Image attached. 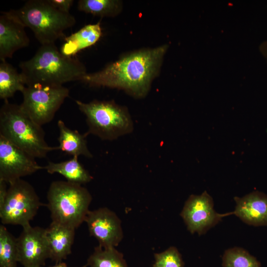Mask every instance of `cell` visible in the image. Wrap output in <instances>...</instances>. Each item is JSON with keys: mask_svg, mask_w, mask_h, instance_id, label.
Segmentation results:
<instances>
[{"mask_svg": "<svg viewBox=\"0 0 267 267\" xmlns=\"http://www.w3.org/2000/svg\"><path fill=\"white\" fill-rule=\"evenodd\" d=\"M166 45L128 54L96 72L87 73L81 82L91 87L124 90L136 98L144 97L158 73Z\"/></svg>", "mask_w": 267, "mask_h": 267, "instance_id": "cell-1", "label": "cell"}, {"mask_svg": "<svg viewBox=\"0 0 267 267\" xmlns=\"http://www.w3.org/2000/svg\"><path fill=\"white\" fill-rule=\"evenodd\" d=\"M26 86L35 84L62 86L79 81L87 73L77 58L62 54L54 43L42 44L29 60L19 64Z\"/></svg>", "mask_w": 267, "mask_h": 267, "instance_id": "cell-2", "label": "cell"}, {"mask_svg": "<svg viewBox=\"0 0 267 267\" xmlns=\"http://www.w3.org/2000/svg\"><path fill=\"white\" fill-rule=\"evenodd\" d=\"M0 135L33 156L42 158L57 149L46 142L41 126L33 121L20 105L4 101L0 109Z\"/></svg>", "mask_w": 267, "mask_h": 267, "instance_id": "cell-3", "label": "cell"}, {"mask_svg": "<svg viewBox=\"0 0 267 267\" xmlns=\"http://www.w3.org/2000/svg\"><path fill=\"white\" fill-rule=\"evenodd\" d=\"M47 199L52 222L76 229L85 222L92 197L81 184L56 180L49 185Z\"/></svg>", "mask_w": 267, "mask_h": 267, "instance_id": "cell-4", "label": "cell"}, {"mask_svg": "<svg viewBox=\"0 0 267 267\" xmlns=\"http://www.w3.org/2000/svg\"><path fill=\"white\" fill-rule=\"evenodd\" d=\"M13 11L41 45L54 43L64 36L65 30L76 23L73 15L59 10L48 0H29Z\"/></svg>", "mask_w": 267, "mask_h": 267, "instance_id": "cell-5", "label": "cell"}, {"mask_svg": "<svg viewBox=\"0 0 267 267\" xmlns=\"http://www.w3.org/2000/svg\"><path fill=\"white\" fill-rule=\"evenodd\" d=\"M75 102L86 116L88 135L92 134L102 140L111 141L134 130V122L128 109L113 101Z\"/></svg>", "mask_w": 267, "mask_h": 267, "instance_id": "cell-6", "label": "cell"}, {"mask_svg": "<svg viewBox=\"0 0 267 267\" xmlns=\"http://www.w3.org/2000/svg\"><path fill=\"white\" fill-rule=\"evenodd\" d=\"M42 205L33 186L22 178L10 183L3 205L0 207L2 224L19 225L25 227L35 217Z\"/></svg>", "mask_w": 267, "mask_h": 267, "instance_id": "cell-7", "label": "cell"}, {"mask_svg": "<svg viewBox=\"0 0 267 267\" xmlns=\"http://www.w3.org/2000/svg\"><path fill=\"white\" fill-rule=\"evenodd\" d=\"M21 92L23 100L20 105L22 109L41 126L53 119L69 95V89L63 86L39 84L27 86Z\"/></svg>", "mask_w": 267, "mask_h": 267, "instance_id": "cell-8", "label": "cell"}, {"mask_svg": "<svg viewBox=\"0 0 267 267\" xmlns=\"http://www.w3.org/2000/svg\"><path fill=\"white\" fill-rule=\"evenodd\" d=\"M35 158L0 135V180L9 184L43 169Z\"/></svg>", "mask_w": 267, "mask_h": 267, "instance_id": "cell-9", "label": "cell"}, {"mask_svg": "<svg viewBox=\"0 0 267 267\" xmlns=\"http://www.w3.org/2000/svg\"><path fill=\"white\" fill-rule=\"evenodd\" d=\"M230 214H221L214 209L212 197L204 191L201 195H191L185 202L180 216L188 230L201 235Z\"/></svg>", "mask_w": 267, "mask_h": 267, "instance_id": "cell-10", "label": "cell"}, {"mask_svg": "<svg viewBox=\"0 0 267 267\" xmlns=\"http://www.w3.org/2000/svg\"><path fill=\"white\" fill-rule=\"evenodd\" d=\"M17 243L18 262L24 267H44L49 258L45 228L31 225L23 227Z\"/></svg>", "mask_w": 267, "mask_h": 267, "instance_id": "cell-11", "label": "cell"}, {"mask_svg": "<svg viewBox=\"0 0 267 267\" xmlns=\"http://www.w3.org/2000/svg\"><path fill=\"white\" fill-rule=\"evenodd\" d=\"M85 222L90 235L96 238L102 247H115L123 239L120 219L106 207L89 211Z\"/></svg>", "mask_w": 267, "mask_h": 267, "instance_id": "cell-12", "label": "cell"}, {"mask_svg": "<svg viewBox=\"0 0 267 267\" xmlns=\"http://www.w3.org/2000/svg\"><path fill=\"white\" fill-rule=\"evenodd\" d=\"M13 10L1 12L0 16V59L11 58L17 50L28 46L30 40Z\"/></svg>", "mask_w": 267, "mask_h": 267, "instance_id": "cell-13", "label": "cell"}, {"mask_svg": "<svg viewBox=\"0 0 267 267\" xmlns=\"http://www.w3.org/2000/svg\"><path fill=\"white\" fill-rule=\"evenodd\" d=\"M235 210L231 213L252 225H267V195L255 191L242 197H235Z\"/></svg>", "mask_w": 267, "mask_h": 267, "instance_id": "cell-14", "label": "cell"}, {"mask_svg": "<svg viewBox=\"0 0 267 267\" xmlns=\"http://www.w3.org/2000/svg\"><path fill=\"white\" fill-rule=\"evenodd\" d=\"M45 229L49 259L61 262L71 253L75 229L53 222Z\"/></svg>", "mask_w": 267, "mask_h": 267, "instance_id": "cell-15", "label": "cell"}, {"mask_svg": "<svg viewBox=\"0 0 267 267\" xmlns=\"http://www.w3.org/2000/svg\"><path fill=\"white\" fill-rule=\"evenodd\" d=\"M102 35L100 23L85 25L65 38L60 51L65 55L74 56L80 51L95 44Z\"/></svg>", "mask_w": 267, "mask_h": 267, "instance_id": "cell-16", "label": "cell"}, {"mask_svg": "<svg viewBox=\"0 0 267 267\" xmlns=\"http://www.w3.org/2000/svg\"><path fill=\"white\" fill-rule=\"evenodd\" d=\"M57 127L59 135L58 138L59 146L57 149L73 157L83 155L87 158L92 157L87 145L86 138L88 134L87 133L82 134L78 131L71 130L61 120H58Z\"/></svg>", "mask_w": 267, "mask_h": 267, "instance_id": "cell-17", "label": "cell"}, {"mask_svg": "<svg viewBox=\"0 0 267 267\" xmlns=\"http://www.w3.org/2000/svg\"><path fill=\"white\" fill-rule=\"evenodd\" d=\"M43 169L50 174L58 173L63 176L67 181L81 185L90 182L93 178L79 162L77 156L59 163L49 161Z\"/></svg>", "mask_w": 267, "mask_h": 267, "instance_id": "cell-18", "label": "cell"}, {"mask_svg": "<svg viewBox=\"0 0 267 267\" xmlns=\"http://www.w3.org/2000/svg\"><path fill=\"white\" fill-rule=\"evenodd\" d=\"M26 87L24 78L11 64L4 61L0 63V98L5 100Z\"/></svg>", "mask_w": 267, "mask_h": 267, "instance_id": "cell-19", "label": "cell"}, {"mask_svg": "<svg viewBox=\"0 0 267 267\" xmlns=\"http://www.w3.org/2000/svg\"><path fill=\"white\" fill-rule=\"evenodd\" d=\"M87 267H128L123 254L115 247H96L89 256Z\"/></svg>", "mask_w": 267, "mask_h": 267, "instance_id": "cell-20", "label": "cell"}, {"mask_svg": "<svg viewBox=\"0 0 267 267\" xmlns=\"http://www.w3.org/2000/svg\"><path fill=\"white\" fill-rule=\"evenodd\" d=\"M18 262L17 238L0 225V267H17Z\"/></svg>", "mask_w": 267, "mask_h": 267, "instance_id": "cell-21", "label": "cell"}, {"mask_svg": "<svg viewBox=\"0 0 267 267\" xmlns=\"http://www.w3.org/2000/svg\"><path fill=\"white\" fill-rule=\"evenodd\" d=\"M78 8L96 16L112 17L120 12L121 2L117 0H80Z\"/></svg>", "mask_w": 267, "mask_h": 267, "instance_id": "cell-22", "label": "cell"}, {"mask_svg": "<svg viewBox=\"0 0 267 267\" xmlns=\"http://www.w3.org/2000/svg\"><path fill=\"white\" fill-rule=\"evenodd\" d=\"M223 267H260V262L245 249L234 247L226 250L222 257Z\"/></svg>", "mask_w": 267, "mask_h": 267, "instance_id": "cell-23", "label": "cell"}, {"mask_svg": "<svg viewBox=\"0 0 267 267\" xmlns=\"http://www.w3.org/2000/svg\"><path fill=\"white\" fill-rule=\"evenodd\" d=\"M151 267H183L184 262L177 248L171 246L163 252L154 254Z\"/></svg>", "mask_w": 267, "mask_h": 267, "instance_id": "cell-24", "label": "cell"}, {"mask_svg": "<svg viewBox=\"0 0 267 267\" xmlns=\"http://www.w3.org/2000/svg\"><path fill=\"white\" fill-rule=\"evenodd\" d=\"M51 4L59 10L70 13V9L74 2L73 0H48Z\"/></svg>", "mask_w": 267, "mask_h": 267, "instance_id": "cell-25", "label": "cell"}, {"mask_svg": "<svg viewBox=\"0 0 267 267\" xmlns=\"http://www.w3.org/2000/svg\"><path fill=\"white\" fill-rule=\"evenodd\" d=\"M6 183L4 181L0 180V207L4 203L7 196L8 188Z\"/></svg>", "mask_w": 267, "mask_h": 267, "instance_id": "cell-26", "label": "cell"}, {"mask_svg": "<svg viewBox=\"0 0 267 267\" xmlns=\"http://www.w3.org/2000/svg\"><path fill=\"white\" fill-rule=\"evenodd\" d=\"M48 267H68L67 266L66 264L62 262H61L55 263L54 265L49 266ZM82 267H87V266L86 265H85Z\"/></svg>", "mask_w": 267, "mask_h": 267, "instance_id": "cell-27", "label": "cell"}, {"mask_svg": "<svg viewBox=\"0 0 267 267\" xmlns=\"http://www.w3.org/2000/svg\"><path fill=\"white\" fill-rule=\"evenodd\" d=\"M263 49L264 50V53L266 54V57H267V43L264 44Z\"/></svg>", "mask_w": 267, "mask_h": 267, "instance_id": "cell-28", "label": "cell"}, {"mask_svg": "<svg viewBox=\"0 0 267 267\" xmlns=\"http://www.w3.org/2000/svg\"></svg>", "mask_w": 267, "mask_h": 267, "instance_id": "cell-29", "label": "cell"}]
</instances>
